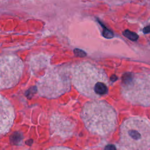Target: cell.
<instances>
[{
  "instance_id": "6da1fadb",
  "label": "cell",
  "mask_w": 150,
  "mask_h": 150,
  "mask_svg": "<svg viewBox=\"0 0 150 150\" xmlns=\"http://www.w3.org/2000/svg\"><path fill=\"white\" fill-rule=\"evenodd\" d=\"M71 82L80 93L94 99L106 95L110 85L105 71L87 62H81L73 67Z\"/></svg>"
},
{
  "instance_id": "7a4b0ae2",
  "label": "cell",
  "mask_w": 150,
  "mask_h": 150,
  "mask_svg": "<svg viewBox=\"0 0 150 150\" xmlns=\"http://www.w3.org/2000/svg\"><path fill=\"white\" fill-rule=\"evenodd\" d=\"M81 117L87 129L91 133L104 136L112 132L117 125V113L114 108L103 100L86 103Z\"/></svg>"
},
{
  "instance_id": "3957f363",
  "label": "cell",
  "mask_w": 150,
  "mask_h": 150,
  "mask_svg": "<svg viewBox=\"0 0 150 150\" xmlns=\"http://www.w3.org/2000/svg\"><path fill=\"white\" fill-rule=\"evenodd\" d=\"M120 146L122 150L150 149V120L139 116L126 119L120 127Z\"/></svg>"
},
{
  "instance_id": "277c9868",
  "label": "cell",
  "mask_w": 150,
  "mask_h": 150,
  "mask_svg": "<svg viewBox=\"0 0 150 150\" xmlns=\"http://www.w3.org/2000/svg\"><path fill=\"white\" fill-rule=\"evenodd\" d=\"M71 71L65 66L48 69L36 83L39 94L47 98H56L68 92L71 87Z\"/></svg>"
},
{
  "instance_id": "5b68a950",
  "label": "cell",
  "mask_w": 150,
  "mask_h": 150,
  "mask_svg": "<svg viewBox=\"0 0 150 150\" xmlns=\"http://www.w3.org/2000/svg\"><path fill=\"white\" fill-rule=\"evenodd\" d=\"M121 94L128 102L144 107L150 106V74L127 73L122 77Z\"/></svg>"
},
{
  "instance_id": "8992f818",
  "label": "cell",
  "mask_w": 150,
  "mask_h": 150,
  "mask_svg": "<svg viewBox=\"0 0 150 150\" xmlns=\"http://www.w3.org/2000/svg\"><path fill=\"white\" fill-rule=\"evenodd\" d=\"M23 63L17 56L9 54L1 57L0 88L7 89L15 86L22 74Z\"/></svg>"
},
{
  "instance_id": "52a82bcc",
  "label": "cell",
  "mask_w": 150,
  "mask_h": 150,
  "mask_svg": "<svg viewBox=\"0 0 150 150\" xmlns=\"http://www.w3.org/2000/svg\"><path fill=\"white\" fill-rule=\"evenodd\" d=\"M74 126V123L71 120L60 114H53L50 118L51 132L62 138L70 137L73 133Z\"/></svg>"
},
{
  "instance_id": "ba28073f",
  "label": "cell",
  "mask_w": 150,
  "mask_h": 150,
  "mask_svg": "<svg viewBox=\"0 0 150 150\" xmlns=\"http://www.w3.org/2000/svg\"><path fill=\"white\" fill-rule=\"evenodd\" d=\"M1 134H6L11 129L15 119V111L9 101L1 95Z\"/></svg>"
},
{
  "instance_id": "9c48e42d",
  "label": "cell",
  "mask_w": 150,
  "mask_h": 150,
  "mask_svg": "<svg viewBox=\"0 0 150 150\" xmlns=\"http://www.w3.org/2000/svg\"><path fill=\"white\" fill-rule=\"evenodd\" d=\"M31 68L32 70L36 71L40 67L43 68L44 67L47 66V64L49 63V60L48 59V56L46 55H43V54L40 56H36L34 57L33 59L31 60Z\"/></svg>"
},
{
  "instance_id": "30bf717a",
  "label": "cell",
  "mask_w": 150,
  "mask_h": 150,
  "mask_svg": "<svg viewBox=\"0 0 150 150\" xmlns=\"http://www.w3.org/2000/svg\"><path fill=\"white\" fill-rule=\"evenodd\" d=\"M123 34H124V35L125 36H126L127 38L131 40H136L138 38V36L137 34H136L134 32H131V31H129L128 30H125Z\"/></svg>"
},
{
  "instance_id": "8fae6325",
  "label": "cell",
  "mask_w": 150,
  "mask_h": 150,
  "mask_svg": "<svg viewBox=\"0 0 150 150\" xmlns=\"http://www.w3.org/2000/svg\"><path fill=\"white\" fill-rule=\"evenodd\" d=\"M47 150H72L70 148H69L66 146H53L51 147Z\"/></svg>"
},
{
  "instance_id": "7c38bea8",
  "label": "cell",
  "mask_w": 150,
  "mask_h": 150,
  "mask_svg": "<svg viewBox=\"0 0 150 150\" xmlns=\"http://www.w3.org/2000/svg\"><path fill=\"white\" fill-rule=\"evenodd\" d=\"M104 150H117V149L114 145L109 144L105 147Z\"/></svg>"
},
{
  "instance_id": "4fadbf2b",
  "label": "cell",
  "mask_w": 150,
  "mask_h": 150,
  "mask_svg": "<svg viewBox=\"0 0 150 150\" xmlns=\"http://www.w3.org/2000/svg\"><path fill=\"white\" fill-rule=\"evenodd\" d=\"M143 32H144L145 33L150 32V25H149V26H148L145 27L144 29H143Z\"/></svg>"
}]
</instances>
